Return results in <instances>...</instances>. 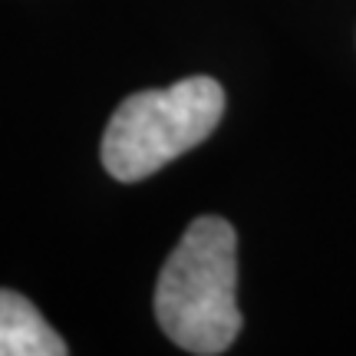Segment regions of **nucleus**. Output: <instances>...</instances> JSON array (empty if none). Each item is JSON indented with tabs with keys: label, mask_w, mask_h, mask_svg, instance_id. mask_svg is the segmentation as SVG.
Segmentation results:
<instances>
[{
	"label": "nucleus",
	"mask_w": 356,
	"mask_h": 356,
	"mask_svg": "<svg viewBox=\"0 0 356 356\" xmlns=\"http://www.w3.org/2000/svg\"><path fill=\"white\" fill-rule=\"evenodd\" d=\"M234 291L238 234L225 218L204 215L188 225L159 274V327L172 343L188 353H225L241 333V310Z\"/></svg>",
	"instance_id": "1"
},
{
	"label": "nucleus",
	"mask_w": 356,
	"mask_h": 356,
	"mask_svg": "<svg viewBox=\"0 0 356 356\" xmlns=\"http://www.w3.org/2000/svg\"><path fill=\"white\" fill-rule=\"evenodd\" d=\"M225 115V89L211 76L178 79L122 99L102 136V165L115 181H142L204 142Z\"/></svg>",
	"instance_id": "2"
},
{
	"label": "nucleus",
	"mask_w": 356,
	"mask_h": 356,
	"mask_svg": "<svg viewBox=\"0 0 356 356\" xmlns=\"http://www.w3.org/2000/svg\"><path fill=\"white\" fill-rule=\"evenodd\" d=\"M63 337L17 291H0V356H63Z\"/></svg>",
	"instance_id": "3"
}]
</instances>
